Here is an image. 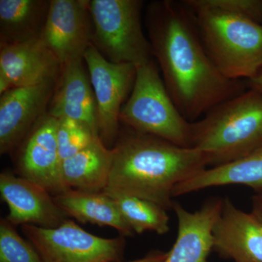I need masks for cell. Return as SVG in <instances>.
<instances>
[{"mask_svg": "<svg viewBox=\"0 0 262 262\" xmlns=\"http://www.w3.org/2000/svg\"><path fill=\"white\" fill-rule=\"evenodd\" d=\"M146 27L153 56L169 94L188 121L246 91L226 78L203 46L194 14L182 1L151 2Z\"/></svg>", "mask_w": 262, "mask_h": 262, "instance_id": "1", "label": "cell"}, {"mask_svg": "<svg viewBox=\"0 0 262 262\" xmlns=\"http://www.w3.org/2000/svg\"><path fill=\"white\" fill-rule=\"evenodd\" d=\"M127 128L113 147L103 192L136 196L173 209L174 188L208 168L206 157L196 148L182 147Z\"/></svg>", "mask_w": 262, "mask_h": 262, "instance_id": "2", "label": "cell"}, {"mask_svg": "<svg viewBox=\"0 0 262 262\" xmlns=\"http://www.w3.org/2000/svg\"><path fill=\"white\" fill-rule=\"evenodd\" d=\"M192 126V148L205 155L208 165L245 158L262 146V94L249 88L211 108Z\"/></svg>", "mask_w": 262, "mask_h": 262, "instance_id": "3", "label": "cell"}, {"mask_svg": "<svg viewBox=\"0 0 262 262\" xmlns=\"http://www.w3.org/2000/svg\"><path fill=\"white\" fill-rule=\"evenodd\" d=\"M194 14L203 46L226 78L253 80L262 70V24L192 4L183 0Z\"/></svg>", "mask_w": 262, "mask_h": 262, "instance_id": "4", "label": "cell"}, {"mask_svg": "<svg viewBox=\"0 0 262 262\" xmlns=\"http://www.w3.org/2000/svg\"><path fill=\"white\" fill-rule=\"evenodd\" d=\"M120 120L141 134L192 148V122L177 108L155 59L136 67L134 87L122 106Z\"/></svg>", "mask_w": 262, "mask_h": 262, "instance_id": "5", "label": "cell"}, {"mask_svg": "<svg viewBox=\"0 0 262 262\" xmlns=\"http://www.w3.org/2000/svg\"><path fill=\"white\" fill-rule=\"evenodd\" d=\"M141 0H90L92 45L115 63L144 64L154 60L141 25Z\"/></svg>", "mask_w": 262, "mask_h": 262, "instance_id": "6", "label": "cell"}, {"mask_svg": "<svg viewBox=\"0 0 262 262\" xmlns=\"http://www.w3.org/2000/svg\"><path fill=\"white\" fill-rule=\"evenodd\" d=\"M21 231L43 262H113L123 258V237H98L71 220L56 228L24 225Z\"/></svg>", "mask_w": 262, "mask_h": 262, "instance_id": "7", "label": "cell"}, {"mask_svg": "<svg viewBox=\"0 0 262 262\" xmlns=\"http://www.w3.org/2000/svg\"><path fill=\"white\" fill-rule=\"evenodd\" d=\"M83 59L96 98L99 137L110 149L120 134V113L134 87L136 67L108 61L93 45Z\"/></svg>", "mask_w": 262, "mask_h": 262, "instance_id": "8", "label": "cell"}, {"mask_svg": "<svg viewBox=\"0 0 262 262\" xmlns=\"http://www.w3.org/2000/svg\"><path fill=\"white\" fill-rule=\"evenodd\" d=\"M90 0H51L39 39L62 67L84 60L92 45Z\"/></svg>", "mask_w": 262, "mask_h": 262, "instance_id": "9", "label": "cell"}, {"mask_svg": "<svg viewBox=\"0 0 262 262\" xmlns=\"http://www.w3.org/2000/svg\"><path fill=\"white\" fill-rule=\"evenodd\" d=\"M58 119L46 114L19 145V176L37 183L54 196L68 190L61 177V160L57 144Z\"/></svg>", "mask_w": 262, "mask_h": 262, "instance_id": "10", "label": "cell"}, {"mask_svg": "<svg viewBox=\"0 0 262 262\" xmlns=\"http://www.w3.org/2000/svg\"><path fill=\"white\" fill-rule=\"evenodd\" d=\"M58 82L15 88L0 96V153L13 151L48 113Z\"/></svg>", "mask_w": 262, "mask_h": 262, "instance_id": "11", "label": "cell"}, {"mask_svg": "<svg viewBox=\"0 0 262 262\" xmlns=\"http://www.w3.org/2000/svg\"><path fill=\"white\" fill-rule=\"evenodd\" d=\"M0 193L9 209L7 220L15 227L56 228L69 220L46 188L20 176L5 171L0 174Z\"/></svg>", "mask_w": 262, "mask_h": 262, "instance_id": "12", "label": "cell"}, {"mask_svg": "<svg viewBox=\"0 0 262 262\" xmlns=\"http://www.w3.org/2000/svg\"><path fill=\"white\" fill-rule=\"evenodd\" d=\"M212 236L213 250L221 257L235 262H262V224L229 198L223 201Z\"/></svg>", "mask_w": 262, "mask_h": 262, "instance_id": "13", "label": "cell"}, {"mask_svg": "<svg viewBox=\"0 0 262 262\" xmlns=\"http://www.w3.org/2000/svg\"><path fill=\"white\" fill-rule=\"evenodd\" d=\"M62 66L39 38L1 46L0 72L13 88L58 82Z\"/></svg>", "mask_w": 262, "mask_h": 262, "instance_id": "14", "label": "cell"}, {"mask_svg": "<svg viewBox=\"0 0 262 262\" xmlns=\"http://www.w3.org/2000/svg\"><path fill=\"white\" fill-rule=\"evenodd\" d=\"M223 201L219 198H210L194 212L174 203L178 234L164 262H208L213 250L212 230L222 211Z\"/></svg>", "mask_w": 262, "mask_h": 262, "instance_id": "15", "label": "cell"}, {"mask_svg": "<svg viewBox=\"0 0 262 262\" xmlns=\"http://www.w3.org/2000/svg\"><path fill=\"white\" fill-rule=\"evenodd\" d=\"M83 61L62 67L47 114L56 119L67 117L80 122L99 136L96 98Z\"/></svg>", "mask_w": 262, "mask_h": 262, "instance_id": "16", "label": "cell"}, {"mask_svg": "<svg viewBox=\"0 0 262 262\" xmlns=\"http://www.w3.org/2000/svg\"><path fill=\"white\" fill-rule=\"evenodd\" d=\"M53 199L66 214L80 223L113 227L122 237H131L134 234L113 198L104 192L70 189L53 196Z\"/></svg>", "mask_w": 262, "mask_h": 262, "instance_id": "17", "label": "cell"}, {"mask_svg": "<svg viewBox=\"0 0 262 262\" xmlns=\"http://www.w3.org/2000/svg\"><path fill=\"white\" fill-rule=\"evenodd\" d=\"M113 148L106 147L100 138L61 163V177L67 189L103 192L108 184Z\"/></svg>", "mask_w": 262, "mask_h": 262, "instance_id": "18", "label": "cell"}, {"mask_svg": "<svg viewBox=\"0 0 262 262\" xmlns=\"http://www.w3.org/2000/svg\"><path fill=\"white\" fill-rule=\"evenodd\" d=\"M245 185L255 191L262 188V146L232 163L212 167L178 184L173 196H178L220 186Z\"/></svg>", "mask_w": 262, "mask_h": 262, "instance_id": "19", "label": "cell"}, {"mask_svg": "<svg viewBox=\"0 0 262 262\" xmlns=\"http://www.w3.org/2000/svg\"><path fill=\"white\" fill-rule=\"evenodd\" d=\"M51 1L0 0L1 46L39 38Z\"/></svg>", "mask_w": 262, "mask_h": 262, "instance_id": "20", "label": "cell"}, {"mask_svg": "<svg viewBox=\"0 0 262 262\" xmlns=\"http://www.w3.org/2000/svg\"><path fill=\"white\" fill-rule=\"evenodd\" d=\"M107 194L113 198L122 216L134 233L142 234L146 231H152L158 234L168 232L169 216L163 207L136 196Z\"/></svg>", "mask_w": 262, "mask_h": 262, "instance_id": "21", "label": "cell"}, {"mask_svg": "<svg viewBox=\"0 0 262 262\" xmlns=\"http://www.w3.org/2000/svg\"><path fill=\"white\" fill-rule=\"evenodd\" d=\"M100 138L92 130L72 119H58L57 144L61 162L74 156Z\"/></svg>", "mask_w": 262, "mask_h": 262, "instance_id": "22", "label": "cell"}, {"mask_svg": "<svg viewBox=\"0 0 262 262\" xmlns=\"http://www.w3.org/2000/svg\"><path fill=\"white\" fill-rule=\"evenodd\" d=\"M0 262H43L33 245L6 218L0 220Z\"/></svg>", "mask_w": 262, "mask_h": 262, "instance_id": "23", "label": "cell"}, {"mask_svg": "<svg viewBox=\"0 0 262 262\" xmlns=\"http://www.w3.org/2000/svg\"><path fill=\"white\" fill-rule=\"evenodd\" d=\"M192 4L220 10L262 24L261 0H189Z\"/></svg>", "mask_w": 262, "mask_h": 262, "instance_id": "24", "label": "cell"}, {"mask_svg": "<svg viewBox=\"0 0 262 262\" xmlns=\"http://www.w3.org/2000/svg\"><path fill=\"white\" fill-rule=\"evenodd\" d=\"M167 256H168V253L156 250V251H151V252L146 254L144 257L139 258V259L130 261L113 262H164L166 259Z\"/></svg>", "mask_w": 262, "mask_h": 262, "instance_id": "25", "label": "cell"}, {"mask_svg": "<svg viewBox=\"0 0 262 262\" xmlns=\"http://www.w3.org/2000/svg\"><path fill=\"white\" fill-rule=\"evenodd\" d=\"M252 198V211L256 219L262 224V188L255 191Z\"/></svg>", "mask_w": 262, "mask_h": 262, "instance_id": "26", "label": "cell"}, {"mask_svg": "<svg viewBox=\"0 0 262 262\" xmlns=\"http://www.w3.org/2000/svg\"><path fill=\"white\" fill-rule=\"evenodd\" d=\"M14 89L9 79L0 72V96L8 92L10 90Z\"/></svg>", "mask_w": 262, "mask_h": 262, "instance_id": "27", "label": "cell"}, {"mask_svg": "<svg viewBox=\"0 0 262 262\" xmlns=\"http://www.w3.org/2000/svg\"><path fill=\"white\" fill-rule=\"evenodd\" d=\"M248 87L256 90L262 94V70L253 80L248 81Z\"/></svg>", "mask_w": 262, "mask_h": 262, "instance_id": "28", "label": "cell"}]
</instances>
